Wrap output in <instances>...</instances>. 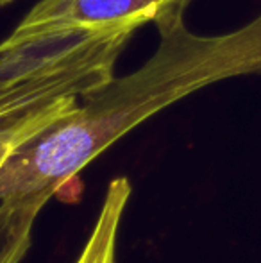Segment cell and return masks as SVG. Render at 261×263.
<instances>
[{
	"label": "cell",
	"instance_id": "6da1fadb",
	"mask_svg": "<svg viewBox=\"0 0 261 263\" xmlns=\"http://www.w3.org/2000/svg\"><path fill=\"white\" fill-rule=\"evenodd\" d=\"M186 7L154 24L159 45L139 68L111 77L20 143L0 166V204L42 211L108 147L150 117L231 77L261 73V14L238 31L198 36Z\"/></svg>",
	"mask_w": 261,
	"mask_h": 263
},
{
	"label": "cell",
	"instance_id": "8992f818",
	"mask_svg": "<svg viewBox=\"0 0 261 263\" xmlns=\"http://www.w3.org/2000/svg\"><path fill=\"white\" fill-rule=\"evenodd\" d=\"M79 101L65 102V104H59L49 111H43V113L34 115V117H31V118H25V120L18 122V124L0 127V166L4 165V161L9 158V154L13 153L24 140H27L29 136H32L34 133H38L39 129L49 125L50 122L56 120L59 115H63L66 109H70V107L73 104H77Z\"/></svg>",
	"mask_w": 261,
	"mask_h": 263
},
{
	"label": "cell",
	"instance_id": "3957f363",
	"mask_svg": "<svg viewBox=\"0 0 261 263\" xmlns=\"http://www.w3.org/2000/svg\"><path fill=\"white\" fill-rule=\"evenodd\" d=\"M190 0H39L11 34L108 36L134 32Z\"/></svg>",
	"mask_w": 261,
	"mask_h": 263
},
{
	"label": "cell",
	"instance_id": "52a82bcc",
	"mask_svg": "<svg viewBox=\"0 0 261 263\" xmlns=\"http://www.w3.org/2000/svg\"><path fill=\"white\" fill-rule=\"evenodd\" d=\"M13 2V0H0V6H6V4Z\"/></svg>",
	"mask_w": 261,
	"mask_h": 263
},
{
	"label": "cell",
	"instance_id": "7a4b0ae2",
	"mask_svg": "<svg viewBox=\"0 0 261 263\" xmlns=\"http://www.w3.org/2000/svg\"><path fill=\"white\" fill-rule=\"evenodd\" d=\"M131 36L9 34L0 43V127L79 101L108 83Z\"/></svg>",
	"mask_w": 261,
	"mask_h": 263
},
{
	"label": "cell",
	"instance_id": "277c9868",
	"mask_svg": "<svg viewBox=\"0 0 261 263\" xmlns=\"http://www.w3.org/2000/svg\"><path fill=\"white\" fill-rule=\"evenodd\" d=\"M131 181L120 176L109 181L95 224L75 263H116L118 233L131 199Z\"/></svg>",
	"mask_w": 261,
	"mask_h": 263
},
{
	"label": "cell",
	"instance_id": "5b68a950",
	"mask_svg": "<svg viewBox=\"0 0 261 263\" xmlns=\"http://www.w3.org/2000/svg\"><path fill=\"white\" fill-rule=\"evenodd\" d=\"M39 211L0 204V263H20L32 243V228Z\"/></svg>",
	"mask_w": 261,
	"mask_h": 263
}]
</instances>
